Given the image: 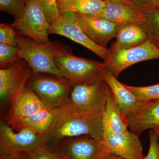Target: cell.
I'll return each instance as SVG.
<instances>
[{
	"mask_svg": "<svg viewBox=\"0 0 159 159\" xmlns=\"http://www.w3.org/2000/svg\"><path fill=\"white\" fill-rule=\"evenodd\" d=\"M53 122L41 135V145L54 152L59 142L65 138L87 135L103 139L102 116L78 111L70 102L54 109Z\"/></svg>",
	"mask_w": 159,
	"mask_h": 159,
	"instance_id": "cell-1",
	"label": "cell"
},
{
	"mask_svg": "<svg viewBox=\"0 0 159 159\" xmlns=\"http://www.w3.org/2000/svg\"><path fill=\"white\" fill-rule=\"evenodd\" d=\"M17 40L20 57L29 64L34 74L43 73L62 77L54 60L60 55L72 53L70 46L58 40L41 43L19 34Z\"/></svg>",
	"mask_w": 159,
	"mask_h": 159,
	"instance_id": "cell-2",
	"label": "cell"
},
{
	"mask_svg": "<svg viewBox=\"0 0 159 159\" xmlns=\"http://www.w3.org/2000/svg\"><path fill=\"white\" fill-rule=\"evenodd\" d=\"M109 87L103 78L72 86L70 102L75 109L102 116L105 111Z\"/></svg>",
	"mask_w": 159,
	"mask_h": 159,
	"instance_id": "cell-3",
	"label": "cell"
},
{
	"mask_svg": "<svg viewBox=\"0 0 159 159\" xmlns=\"http://www.w3.org/2000/svg\"><path fill=\"white\" fill-rule=\"evenodd\" d=\"M54 62L61 77L72 86L92 82L102 77L104 63L77 57L72 53L57 56Z\"/></svg>",
	"mask_w": 159,
	"mask_h": 159,
	"instance_id": "cell-4",
	"label": "cell"
},
{
	"mask_svg": "<svg viewBox=\"0 0 159 159\" xmlns=\"http://www.w3.org/2000/svg\"><path fill=\"white\" fill-rule=\"evenodd\" d=\"M27 85L48 108H58L70 102L72 85L63 77L33 75Z\"/></svg>",
	"mask_w": 159,
	"mask_h": 159,
	"instance_id": "cell-5",
	"label": "cell"
},
{
	"mask_svg": "<svg viewBox=\"0 0 159 159\" xmlns=\"http://www.w3.org/2000/svg\"><path fill=\"white\" fill-rule=\"evenodd\" d=\"M54 152L64 159H105L111 153L104 139L87 135L63 139Z\"/></svg>",
	"mask_w": 159,
	"mask_h": 159,
	"instance_id": "cell-6",
	"label": "cell"
},
{
	"mask_svg": "<svg viewBox=\"0 0 159 159\" xmlns=\"http://www.w3.org/2000/svg\"><path fill=\"white\" fill-rule=\"evenodd\" d=\"M11 25L20 35L41 43L51 42L48 35L51 25L36 0L26 1L22 17L15 20Z\"/></svg>",
	"mask_w": 159,
	"mask_h": 159,
	"instance_id": "cell-7",
	"label": "cell"
},
{
	"mask_svg": "<svg viewBox=\"0 0 159 159\" xmlns=\"http://www.w3.org/2000/svg\"><path fill=\"white\" fill-rule=\"evenodd\" d=\"M15 133L7 122H0V157L30 153L41 145V135L27 127Z\"/></svg>",
	"mask_w": 159,
	"mask_h": 159,
	"instance_id": "cell-8",
	"label": "cell"
},
{
	"mask_svg": "<svg viewBox=\"0 0 159 159\" xmlns=\"http://www.w3.org/2000/svg\"><path fill=\"white\" fill-rule=\"evenodd\" d=\"M156 59H159V48L149 39L131 48L111 51L108 59L103 63L104 68L118 78L121 72L130 66L141 61Z\"/></svg>",
	"mask_w": 159,
	"mask_h": 159,
	"instance_id": "cell-9",
	"label": "cell"
},
{
	"mask_svg": "<svg viewBox=\"0 0 159 159\" xmlns=\"http://www.w3.org/2000/svg\"><path fill=\"white\" fill-rule=\"evenodd\" d=\"M77 13L71 10L62 12L51 24L49 34H58L68 38L92 51L105 62L109 57L110 50L97 45L86 35L77 24Z\"/></svg>",
	"mask_w": 159,
	"mask_h": 159,
	"instance_id": "cell-10",
	"label": "cell"
},
{
	"mask_svg": "<svg viewBox=\"0 0 159 159\" xmlns=\"http://www.w3.org/2000/svg\"><path fill=\"white\" fill-rule=\"evenodd\" d=\"M34 73L29 64L21 59L13 65L0 70V97L6 102L24 89Z\"/></svg>",
	"mask_w": 159,
	"mask_h": 159,
	"instance_id": "cell-11",
	"label": "cell"
},
{
	"mask_svg": "<svg viewBox=\"0 0 159 159\" xmlns=\"http://www.w3.org/2000/svg\"><path fill=\"white\" fill-rule=\"evenodd\" d=\"M139 137L129 129L118 134L103 131V139L111 153L126 159H145Z\"/></svg>",
	"mask_w": 159,
	"mask_h": 159,
	"instance_id": "cell-12",
	"label": "cell"
},
{
	"mask_svg": "<svg viewBox=\"0 0 159 159\" xmlns=\"http://www.w3.org/2000/svg\"><path fill=\"white\" fill-rule=\"evenodd\" d=\"M77 21L87 36L99 47L107 48L117 35L118 26L100 18L84 16L77 13Z\"/></svg>",
	"mask_w": 159,
	"mask_h": 159,
	"instance_id": "cell-13",
	"label": "cell"
},
{
	"mask_svg": "<svg viewBox=\"0 0 159 159\" xmlns=\"http://www.w3.org/2000/svg\"><path fill=\"white\" fill-rule=\"evenodd\" d=\"M9 101L10 106L8 124L48 108L41 101L37 95L27 86L13 95Z\"/></svg>",
	"mask_w": 159,
	"mask_h": 159,
	"instance_id": "cell-14",
	"label": "cell"
},
{
	"mask_svg": "<svg viewBox=\"0 0 159 159\" xmlns=\"http://www.w3.org/2000/svg\"><path fill=\"white\" fill-rule=\"evenodd\" d=\"M102 76L109 87L114 100L124 118H126L127 116L136 111L145 103V101L138 98L105 68L102 70Z\"/></svg>",
	"mask_w": 159,
	"mask_h": 159,
	"instance_id": "cell-15",
	"label": "cell"
},
{
	"mask_svg": "<svg viewBox=\"0 0 159 159\" xmlns=\"http://www.w3.org/2000/svg\"><path fill=\"white\" fill-rule=\"evenodd\" d=\"M131 132L139 137L146 129L159 127V99L145 101L136 111L126 116Z\"/></svg>",
	"mask_w": 159,
	"mask_h": 159,
	"instance_id": "cell-16",
	"label": "cell"
},
{
	"mask_svg": "<svg viewBox=\"0 0 159 159\" xmlns=\"http://www.w3.org/2000/svg\"><path fill=\"white\" fill-rule=\"evenodd\" d=\"M110 21L117 25L127 24L142 25L145 21L144 14L132 4L106 3L102 11L94 16Z\"/></svg>",
	"mask_w": 159,
	"mask_h": 159,
	"instance_id": "cell-17",
	"label": "cell"
},
{
	"mask_svg": "<svg viewBox=\"0 0 159 159\" xmlns=\"http://www.w3.org/2000/svg\"><path fill=\"white\" fill-rule=\"evenodd\" d=\"M116 38V41L110 48L111 51L131 48L142 45L150 39L143 26L137 24L118 26Z\"/></svg>",
	"mask_w": 159,
	"mask_h": 159,
	"instance_id": "cell-18",
	"label": "cell"
},
{
	"mask_svg": "<svg viewBox=\"0 0 159 159\" xmlns=\"http://www.w3.org/2000/svg\"><path fill=\"white\" fill-rule=\"evenodd\" d=\"M102 122L103 131L118 134L128 130L127 119L121 113L110 88L107 93L106 106L102 116Z\"/></svg>",
	"mask_w": 159,
	"mask_h": 159,
	"instance_id": "cell-19",
	"label": "cell"
},
{
	"mask_svg": "<svg viewBox=\"0 0 159 159\" xmlns=\"http://www.w3.org/2000/svg\"><path fill=\"white\" fill-rule=\"evenodd\" d=\"M54 109H45L31 116L16 120L9 124L18 129L22 127H28L41 135L51 126L54 119Z\"/></svg>",
	"mask_w": 159,
	"mask_h": 159,
	"instance_id": "cell-20",
	"label": "cell"
},
{
	"mask_svg": "<svg viewBox=\"0 0 159 159\" xmlns=\"http://www.w3.org/2000/svg\"><path fill=\"white\" fill-rule=\"evenodd\" d=\"M106 6L102 0H77L70 10L77 14L93 16L99 13Z\"/></svg>",
	"mask_w": 159,
	"mask_h": 159,
	"instance_id": "cell-21",
	"label": "cell"
},
{
	"mask_svg": "<svg viewBox=\"0 0 159 159\" xmlns=\"http://www.w3.org/2000/svg\"><path fill=\"white\" fill-rule=\"evenodd\" d=\"M145 21L142 24L147 31L149 39L159 37V10L151 9L142 11Z\"/></svg>",
	"mask_w": 159,
	"mask_h": 159,
	"instance_id": "cell-22",
	"label": "cell"
},
{
	"mask_svg": "<svg viewBox=\"0 0 159 159\" xmlns=\"http://www.w3.org/2000/svg\"><path fill=\"white\" fill-rule=\"evenodd\" d=\"M18 47L0 43V67L6 68L20 60Z\"/></svg>",
	"mask_w": 159,
	"mask_h": 159,
	"instance_id": "cell-23",
	"label": "cell"
},
{
	"mask_svg": "<svg viewBox=\"0 0 159 159\" xmlns=\"http://www.w3.org/2000/svg\"><path fill=\"white\" fill-rule=\"evenodd\" d=\"M27 0H0L1 11L13 16L15 20L22 17L25 9Z\"/></svg>",
	"mask_w": 159,
	"mask_h": 159,
	"instance_id": "cell-24",
	"label": "cell"
},
{
	"mask_svg": "<svg viewBox=\"0 0 159 159\" xmlns=\"http://www.w3.org/2000/svg\"><path fill=\"white\" fill-rule=\"evenodd\" d=\"M138 98L144 101L159 99V84L144 87H135L124 84Z\"/></svg>",
	"mask_w": 159,
	"mask_h": 159,
	"instance_id": "cell-25",
	"label": "cell"
},
{
	"mask_svg": "<svg viewBox=\"0 0 159 159\" xmlns=\"http://www.w3.org/2000/svg\"><path fill=\"white\" fill-rule=\"evenodd\" d=\"M42 9L47 19L50 24L58 18L61 12L57 0H36Z\"/></svg>",
	"mask_w": 159,
	"mask_h": 159,
	"instance_id": "cell-26",
	"label": "cell"
},
{
	"mask_svg": "<svg viewBox=\"0 0 159 159\" xmlns=\"http://www.w3.org/2000/svg\"><path fill=\"white\" fill-rule=\"evenodd\" d=\"M18 35L11 25L3 23L0 25V43L18 47Z\"/></svg>",
	"mask_w": 159,
	"mask_h": 159,
	"instance_id": "cell-27",
	"label": "cell"
},
{
	"mask_svg": "<svg viewBox=\"0 0 159 159\" xmlns=\"http://www.w3.org/2000/svg\"><path fill=\"white\" fill-rule=\"evenodd\" d=\"M58 157L55 152L40 145L28 154L26 159H57Z\"/></svg>",
	"mask_w": 159,
	"mask_h": 159,
	"instance_id": "cell-28",
	"label": "cell"
},
{
	"mask_svg": "<svg viewBox=\"0 0 159 159\" xmlns=\"http://www.w3.org/2000/svg\"><path fill=\"white\" fill-rule=\"evenodd\" d=\"M150 145L145 159H159V141L156 134L152 129L149 132Z\"/></svg>",
	"mask_w": 159,
	"mask_h": 159,
	"instance_id": "cell-29",
	"label": "cell"
},
{
	"mask_svg": "<svg viewBox=\"0 0 159 159\" xmlns=\"http://www.w3.org/2000/svg\"><path fill=\"white\" fill-rule=\"evenodd\" d=\"M130 2L142 11L151 9L159 10V0H130Z\"/></svg>",
	"mask_w": 159,
	"mask_h": 159,
	"instance_id": "cell-30",
	"label": "cell"
},
{
	"mask_svg": "<svg viewBox=\"0 0 159 159\" xmlns=\"http://www.w3.org/2000/svg\"><path fill=\"white\" fill-rule=\"evenodd\" d=\"M77 0H57V3L61 14L62 12L70 10Z\"/></svg>",
	"mask_w": 159,
	"mask_h": 159,
	"instance_id": "cell-31",
	"label": "cell"
},
{
	"mask_svg": "<svg viewBox=\"0 0 159 159\" xmlns=\"http://www.w3.org/2000/svg\"><path fill=\"white\" fill-rule=\"evenodd\" d=\"M28 153H21L5 157H1L0 159H26Z\"/></svg>",
	"mask_w": 159,
	"mask_h": 159,
	"instance_id": "cell-32",
	"label": "cell"
},
{
	"mask_svg": "<svg viewBox=\"0 0 159 159\" xmlns=\"http://www.w3.org/2000/svg\"><path fill=\"white\" fill-rule=\"evenodd\" d=\"M102 1L106 3H111V4H132L130 0H102Z\"/></svg>",
	"mask_w": 159,
	"mask_h": 159,
	"instance_id": "cell-33",
	"label": "cell"
},
{
	"mask_svg": "<svg viewBox=\"0 0 159 159\" xmlns=\"http://www.w3.org/2000/svg\"><path fill=\"white\" fill-rule=\"evenodd\" d=\"M105 159H126L124 158L115 155L111 153L110 155H109Z\"/></svg>",
	"mask_w": 159,
	"mask_h": 159,
	"instance_id": "cell-34",
	"label": "cell"
},
{
	"mask_svg": "<svg viewBox=\"0 0 159 159\" xmlns=\"http://www.w3.org/2000/svg\"><path fill=\"white\" fill-rule=\"evenodd\" d=\"M151 40L156 45L158 48H159V37Z\"/></svg>",
	"mask_w": 159,
	"mask_h": 159,
	"instance_id": "cell-35",
	"label": "cell"
},
{
	"mask_svg": "<svg viewBox=\"0 0 159 159\" xmlns=\"http://www.w3.org/2000/svg\"><path fill=\"white\" fill-rule=\"evenodd\" d=\"M152 130L154 131L155 133L156 134L157 136L158 137V139L159 141V127H157V128H154L153 129H152Z\"/></svg>",
	"mask_w": 159,
	"mask_h": 159,
	"instance_id": "cell-36",
	"label": "cell"
},
{
	"mask_svg": "<svg viewBox=\"0 0 159 159\" xmlns=\"http://www.w3.org/2000/svg\"><path fill=\"white\" fill-rule=\"evenodd\" d=\"M57 159H64V158H63L62 157H58V158H57Z\"/></svg>",
	"mask_w": 159,
	"mask_h": 159,
	"instance_id": "cell-37",
	"label": "cell"
}]
</instances>
